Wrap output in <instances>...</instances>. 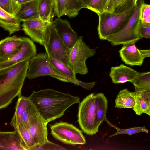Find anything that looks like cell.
Returning <instances> with one entry per match:
<instances>
[{"label":"cell","mask_w":150,"mask_h":150,"mask_svg":"<svg viewBox=\"0 0 150 150\" xmlns=\"http://www.w3.org/2000/svg\"><path fill=\"white\" fill-rule=\"evenodd\" d=\"M32 0H25V1L27 2L30 1Z\"/></svg>","instance_id":"39"},{"label":"cell","mask_w":150,"mask_h":150,"mask_svg":"<svg viewBox=\"0 0 150 150\" xmlns=\"http://www.w3.org/2000/svg\"><path fill=\"white\" fill-rule=\"evenodd\" d=\"M135 92L128 89L120 90L115 100V107L119 108H132L135 104Z\"/></svg>","instance_id":"22"},{"label":"cell","mask_w":150,"mask_h":150,"mask_svg":"<svg viewBox=\"0 0 150 150\" xmlns=\"http://www.w3.org/2000/svg\"><path fill=\"white\" fill-rule=\"evenodd\" d=\"M28 98L47 123L60 117L69 107L80 102L77 96L51 88L34 91Z\"/></svg>","instance_id":"1"},{"label":"cell","mask_w":150,"mask_h":150,"mask_svg":"<svg viewBox=\"0 0 150 150\" xmlns=\"http://www.w3.org/2000/svg\"><path fill=\"white\" fill-rule=\"evenodd\" d=\"M65 149L49 141L42 146L36 147L35 150H65Z\"/></svg>","instance_id":"34"},{"label":"cell","mask_w":150,"mask_h":150,"mask_svg":"<svg viewBox=\"0 0 150 150\" xmlns=\"http://www.w3.org/2000/svg\"><path fill=\"white\" fill-rule=\"evenodd\" d=\"M108 0H91L86 8L89 9L98 14L105 11Z\"/></svg>","instance_id":"33"},{"label":"cell","mask_w":150,"mask_h":150,"mask_svg":"<svg viewBox=\"0 0 150 150\" xmlns=\"http://www.w3.org/2000/svg\"><path fill=\"white\" fill-rule=\"evenodd\" d=\"M137 0H108L105 11L114 13L124 12L137 4Z\"/></svg>","instance_id":"24"},{"label":"cell","mask_w":150,"mask_h":150,"mask_svg":"<svg viewBox=\"0 0 150 150\" xmlns=\"http://www.w3.org/2000/svg\"><path fill=\"white\" fill-rule=\"evenodd\" d=\"M150 116V112L148 115Z\"/></svg>","instance_id":"40"},{"label":"cell","mask_w":150,"mask_h":150,"mask_svg":"<svg viewBox=\"0 0 150 150\" xmlns=\"http://www.w3.org/2000/svg\"><path fill=\"white\" fill-rule=\"evenodd\" d=\"M46 76L67 82L64 78L55 71L45 52L36 54L29 60L27 77L32 79Z\"/></svg>","instance_id":"9"},{"label":"cell","mask_w":150,"mask_h":150,"mask_svg":"<svg viewBox=\"0 0 150 150\" xmlns=\"http://www.w3.org/2000/svg\"><path fill=\"white\" fill-rule=\"evenodd\" d=\"M16 2L20 5H22L26 3L25 0H15Z\"/></svg>","instance_id":"38"},{"label":"cell","mask_w":150,"mask_h":150,"mask_svg":"<svg viewBox=\"0 0 150 150\" xmlns=\"http://www.w3.org/2000/svg\"><path fill=\"white\" fill-rule=\"evenodd\" d=\"M43 46L48 55L69 66V58L70 49L59 38L52 23L47 29Z\"/></svg>","instance_id":"7"},{"label":"cell","mask_w":150,"mask_h":150,"mask_svg":"<svg viewBox=\"0 0 150 150\" xmlns=\"http://www.w3.org/2000/svg\"><path fill=\"white\" fill-rule=\"evenodd\" d=\"M82 36H79L70 49L69 58V65L76 74H86L88 70L86 65V59L93 56L96 50L91 48L83 41Z\"/></svg>","instance_id":"6"},{"label":"cell","mask_w":150,"mask_h":150,"mask_svg":"<svg viewBox=\"0 0 150 150\" xmlns=\"http://www.w3.org/2000/svg\"><path fill=\"white\" fill-rule=\"evenodd\" d=\"M39 116L36 108L30 101L22 116L21 123L26 129H28Z\"/></svg>","instance_id":"27"},{"label":"cell","mask_w":150,"mask_h":150,"mask_svg":"<svg viewBox=\"0 0 150 150\" xmlns=\"http://www.w3.org/2000/svg\"><path fill=\"white\" fill-rule=\"evenodd\" d=\"M59 38L66 45L71 49L77 42L79 37L66 20L56 18L52 22Z\"/></svg>","instance_id":"12"},{"label":"cell","mask_w":150,"mask_h":150,"mask_svg":"<svg viewBox=\"0 0 150 150\" xmlns=\"http://www.w3.org/2000/svg\"><path fill=\"white\" fill-rule=\"evenodd\" d=\"M20 21L16 17L0 8V26L9 35L21 30Z\"/></svg>","instance_id":"20"},{"label":"cell","mask_w":150,"mask_h":150,"mask_svg":"<svg viewBox=\"0 0 150 150\" xmlns=\"http://www.w3.org/2000/svg\"><path fill=\"white\" fill-rule=\"evenodd\" d=\"M39 0H33L22 5L16 16L20 22L39 18Z\"/></svg>","instance_id":"19"},{"label":"cell","mask_w":150,"mask_h":150,"mask_svg":"<svg viewBox=\"0 0 150 150\" xmlns=\"http://www.w3.org/2000/svg\"><path fill=\"white\" fill-rule=\"evenodd\" d=\"M139 32L141 38H150V27H145L140 25Z\"/></svg>","instance_id":"35"},{"label":"cell","mask_w":150,"mask_h":150,"mask_svg":"<svg viewBox=\"0 0 150 150\" xmlns=\"http://www.w3.org/2000/svg\"><path fill=\"white\" fill-rule=\"evenodd\" d=\"M29 61L0 69V109L7 107L16 96L21 94L27 77Z\"/></svg>","instance_id":"2"},{"label":"cell","mask_w":150,"mask_h":150,"mask_svg":"<svg viewBox=\"0 0 150 150\" xmlns=\"http://www.w3.org/2000/svg\"><path fill=\"white\" fill-rule=\"evenodd\" d=\"M28 97L22 96H18V98L15 107V112L10 125L14 128L21 122V119L24 111L30 102Z\"/></svg>","instance_id":"25"},{"label":"cell","mask_w":150,"mask_h":150,"mask_svg":"<svg viewBox=\"0 0 150 150\" xmlns=\"http://www.w3.org/2000/svg\"><path fill=\"white\" fill-rule=\"evenodd\" d=\"M111 126L113 127L117 130V131L114 134L110 135L109 137L121 134H127L131 135L140 132H144L148 133L149 130L145 126L130 128L128 129H120L111 124L107 119L105 120Z\"/></svg>","instance_id":"31"},{"label":"cell","mask_w":150,"mask_h":150,"mask_svg":"<svg viewBox=\"0 0 150 150\" xmlns=\"http://www.w3.org/2000/svg\"><path fill=\"white\" fill-rule=\"evenodd\" d=\"M39 9L40 19L49 22H53L54 6L52 0H39Z\"/></svg>","instance_id":"28"},{"label":"cell","mask_w":150,"mask_h":150,"mask_svg":"<svg viewBox=\"0 0 150 150\" xmlns=\"http://www.w3.org/2000/svg\"><path fill=\"white\" fill-rule=\"evenodd\" d=\"M135 92V104L133 109V110L137 115L140 116L143 113L148 115L150 110L147 99L140 91Z\"/></svg>","instance_id":"29"},{"label":"cell","mask_w":150,"mask_h":150,"mask_svg":"<svg viewBox=\"0 0 150 150\" xmlns=\"http://www.w3.org/2000/svg\"><path fill=\"white\" fill-rule=\"evenodd\" d=\"M95 95L91 93L79 103L78 122L83 132L88 135L96 134L98 130L96 124Z\"/></svg>","instance_id":"5"},{"label":"cell","mask_w":150,"mask_h":150,"mask_svg":"<svg viewBox=\"0 0 150 150\" xmlns=\"http://www.w3.org/2000/svg\"><path fill=\"white\" fill-rule=\"evenodd\" d=\"M25 150L17 131L0 132V150Z\"/></svg>","instance_id":"18"},{"label":"cell","mask_w":150,"mask_h":150,"mask_svg":"<svg viewBox=\"0 0 150 150\" xmlns=\"http://www.w3.org/2000/svg\"><path fill=\"white\" fill-rule=\"evenodd\" d=\"M54 14L58 18L64 15L70 18L76 16L79 10L85 6L78 0H52Z\"/></svg>","instance_id":"13"},{"label":"cell","mask_w":150,"mask_h":150,"mask_svg":"<svg viewBox=\"0 0 150 150\" xmlns=\"http://www.w3.org/2000/svg\"><path fill=\"white\" fill-rule=\"evenodd\" d=\"M91 0H78L86 8L87 6L90 3Z\"/></svg>","instance_id":"37"},{"label":"cell","mask_w":150,"mask_h":150,"mask_svg":"<svg viewBox=\"0 0 150 150\" xmlns=\"http://www.w3.org/2000/svg\"><path fill=\"white\" fill-rule=\"evenodd\" d=\"M21 48L14 56L5 61L0 62V69L6 68L26 60H29L36 54V47L29 38L22 37Z\"/></svg>","instance_id":"11"},{"label":"cell","mask_w":150,"mask_h":150,"mask_svg":"<svg viewBox=\"0 0 150 150\" xmlns=\"http://www.w3.org/2000/svg\"><path fill=\"white\" fill-rule=\"evenodd\" d=\"M136 41L123 45L119 51L122 60L130 66H141L144 58L135 45Z\"/></svg>","instance_id":"15"},{"label":"cell","mask_w":150,"mask_h":150,"mask_svg":"<svg viewBox=\"0 0 150 150\" xmlns=\"http://www.w3.org/2000/svg\"><path fill=\"white\" fill-rule=\"evenodd\" d=\"M137 4L128 10L119 13L105 11L98 14L99 21L98 27L99 38L107 40L120 30L125 25L133 13Z\"/></svg>","instance_id":"3"},{"label":"cell","mask_w":150,"mask_h":150,"mask_svg":"<svg viewBox=\"0 0 150 150\" xmlns=\"http://www.w3.org/2000/svg\"><path fill=\"white\" fill-rule=\"evenodd\" d=\"M145 0H137L135 9L128 21L119 32L111 36L107 40L113 46L124 45L137 42L141 39L139 30L140 25L139 11L141 4Z\"/></svg>","instance_id":"4"},{"label":"cell","mask_w":150,"mask_h":150,"mask_svg":"<svg viewBox=\"0 0 150 150\" xmlns=\"http://www.w3.org/2000/svg\"><path fill=\"white\" fill-rule=\"evenodd\" d=\"M50 134L57 140L70 145H83L86 143L81 130L73 124L64 122L50 125Z\"/></svg>","instance_id":"8"},{"label":"cell","mask_w":150,"mask_h":150,"mask_svg":"<svg viewBox=\"0 0 150 150\" xmlns=\"http://www.w3.org/2000/svg\"><path fill=\"white\" fill-rule=\"evenodd\" d=\"M140 51L144 58L150 57V49L146 50H141Z\"/></svg>","instance_id":"36"},{"label":"cell","mask_w":150,"mask_h":150,"mask_svg":"<svg viewBox=\"0 0 150 150\" xmlns=\"http://www.w3.org/2000/svg\"><path fill=\"white\" fill-rule=\"evenodd\" d=\"M95 98L96 124L99 127L103 122L107 119L108 101L104 94L102 93L95 94Z\"/></svg>","instance_id":"23"},{"label":"cell","mask_w":150,"mask_h":150,"mask_svg":"<svg viewBox=\"0 0 150 150\" xmlns=\"http://www.w3.org/2000/svg\"><path fill=\"white\" fill-rule=\"evenodd\" d=\"M139 72L130 67L121 64L119 66L112 67L109 76L114 84L132 82L136 78Z\"/></svg>","instance_id":"16"},{"label":"cell","mask_w":150,"mask_h":150,"mask_svg":"<svg viewBox=\"0 0 150 150\" xmlns=\"http://www.w3.org/2000/svg\"><path fill=\"white\" fill-rule=\"evenodd\" d=\"M21 7L15 0H0V8L13 16H16Z\"/></svg>","instance_id":"30"},{"label":"cell","mask_w":150,"mask_h":150,"mask_svg":"<svg viewBox=\"0 0 150 150\" xmlns=\"http://www.w3.org/2000/svg\"><path fill=\"white\" fill-rule=\"evenodd\" d=\"M52 23L39 18L24 21L21 26L25 34L29 36L33 42L44 46L47 29Z\"/></svg>","instance_id":"10"},{"label":"cell","mask_w":150,"mask_h":150,"mask_svg":"<svg viewBox=\"0 0 150 150\" xmlns=\"http://www.w3.org/2000/svg\"><path fill=\"white\" fill-rule=\"evenodd\" d=\"M20 136L22 146L25 150H34L37 146L28 129L21 122L14 128Z\"/></svg>","instance_id":"26"},{"label":"cell","mask_w":150,"mask_h":150,"mask_svg":"<svg viewBox=\"0 0 150 150\" xmlns=\"http://www.w3.org/2000/svg\"><path fill=\"white\" fill-rule=\"evenodd\" d=\"M139 18L140 25L143 27H150V4L142 3L140 6Z\"/></svg>","instance_id":"32"},{"label":"cell","mask_w":150,"mask_h":150,"mask_svg":"<svg viewBox=\"0 0 150 150\" xmlns=\"http://www.w3.org/2000/svg\"><path fill=\"white\" fill-rule=\"evenodd\" d=\"M47 123L39 116L28 129L37 147L42 146L48 141Z\"/></svg>","instance_id":"17"},{"label":"cell","mask_w":150,"mask_h":150,"mask_svg":"<svg viewBox=\"0 0 150 150\" xmlns=\"http://www.w3.org/2000/svg\"><path fill=\"white\" fill-rule=\"evenodd\" d=\"M22 37L14 35L7 37L0 41V62L13 57L21 48Z\"/></svg>","instance_id":"14"},{"label":"cell","mask_w":150,"mask_h":150,"mask_svg":"<svg viewBox=\"0 0 150 150\" xmlns=\"http://www.w3.org/2000/svg\"><path fill=\"white\" fill-rule=\"evenodd\" d=\"M149 109H150V105H149Z\"/></svg>","instance_id":"41"},{"label":"cell","mask_w":150,"mask_h":150,"mask_svg":"<svg viewBox=\"0 0 150 150\" xmlns=\"http://www.w3.org/2000/svg\"><path fill=\"white\" fill-rule=\"evenodd\" d=\"M135 88V91H141L147 99L150 105V71L139 72L135 79L132 82Z\"/></svg>","instance_id":"21"}]
</instances>
